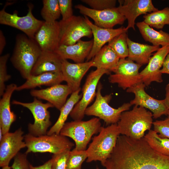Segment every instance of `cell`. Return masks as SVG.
Returning <instances> with one entry per match:
<instances>
[{"label":"cell","instance_id":"cell-1","mask_svg":"<svg viewBox=\"0 0 169 169\" xmlns=\"http://www.w3.org/2000/svg\"><path fill=\"white\" fill-rule=\"evenodd\" d=\"M105 169H169V156L154 150L144 137L135 139L120 135Z\"/></svg>","mask_w":169,"mask_h":169},{"label":"cell","instance_id":"cell-2","mask_svg":"<svg viewBox=\"0 0 169 169\" xmlns=\"http://www.w3.org/2000/svg\"><path fill=\"white\" fill-rule=\"evenodd\" d=\"M42 51L34 39L25 34L17 35L10 60L23 78L27 79L31 76L32 70Z\"/></svg>","mask_w":169,"mask_h":169},{"label":"cell","instance_id":"cell-3","mask_svg":"<svg viewBox=\"0 0 169 169\" xmlns=\"http://www.w3.org/2000/svg\"><path fill=\"white\" fill-rule=\"evenodd\" d=\"M153 114L145 108L135 105L132 109L123 112L117 123L120 134L135 139L144 137L145 131L153 125Z\"/></svg>","mask_w":169,"mask_h":169},{"label":"cell","instance_id":"cell-4","mask_svg":"<svg viewBox=\"0 0 169 169\" xmlns=\"http://www.w3.org/2000/svg\"><path fill=\"white\" fill-rule=\"evenodd\" d=\"M99 133L92 138V142L86 150L88 156L86 162L99 161L103 166L115 146L120 134L117 124L101 127Z\"/></svg>","mask_w":169,"mask_h":169},{"label":"cell","instance_id":"cell-5","mask_svg":"<svg viewBox=\"0 0 169 169\" xmlns=\"http://www.w3.org/2000/svg\"><path fill=\"white\" fill-rule=\"evenodd\" d=\"M101 127L100 120L97 117L87 121L74 120L65 122L60 134L72 139L77 150H86L92 136L99 132Z\"/></svg>","mask_w":169,"mask_h":169},{"label":"cell","instance_id":"cell-6","mask_svg":"<svg viewBox=\"0 0 169 169\" xmlns=\"http://www.w3.org/2000/svg\"><path fill=\"white\" fill-rule=\"evenodd\" d=\"M24 137L27 148L25 153L26 154L31 152H48L56 154L70 150L74 146L67 137L60 134L36 136L28 133Z\"/></svg>","mask_w":169,"mask_h":169},{"label":"cell","instance_id":"cell-7","mask_svg":"<svg viewBox=\"0 0 169 169\" xmlns=\"http://www.w3.org/2000/svg\"><path fill=\"white\" fill-rule=\"evenodd\" d=\"M102 86L100 82L98 84L96 98L94 103L88 107L85 115L93 116L103 120L107 125L117 124L121 113L128 110L132 105L130 103H125L118 108H114L109 104L112 96L111 94L103 96L101 91Z\"/></svg>","mask_w":169,"mask_h":169},{"label":"cell","instance_id":"cell-8","mask_svg":"<svg viewBox=\"0 0 169 169\" xmlns=\"http://www.w3.org/2000/svg\"><path fill=\"white\" fill-rule=\"evenodd\" d=\"M12 104L27 108L32 113L34 121L33 124L29 123L28 125L29 134L36 136L47 134V130L52 124L48 109L54 107L52 104L48 102L43 103L36 98H34L31 102L25 103L13 100Z\"/></svg>","mask_w":169,"mask_h":169},{"label":"cell","instance_id":"cell-9","mask_svg":"<svg viewBox=\"0 0 169 169\" xmlns=\"http://www.w3.org/2000/svg\"><path fill=\"white\" fill-rule=\"evenodd\" d=\"M60 28L59 45H70L76 44L83 37L93 36L90 27L85 18L73 15L65 20L59 21Z\"/></svg>","mask_w":169,"mask_h":169},{"label":"cell","instance_id":"cell-10","mask_svg":"<svg viewBox=\"0 0 169 169\" xmlns=\"http://www.w3.org/2000/svg\"><path fill=\"white\" fill-rule=\"evenodd\" d=\"M109 71L97 69L88 75L82 88V97L75 105L70 114L74 120H81L88 105L96 96L97 87L101 77L105 74H110Z\"/></svg>","mask_w":169,"mask_h":169},{"label":"cell","instance_id":"cell-11","mask_svg":"<svg viewBox=\"0 0 169 169\" xmlns=\"http://www.w3.org/2000/svg\"><path fill=\"white\" fill-rule=\"evenodd\" d=\"M5 7L0 11V23L10 26L20 30L28 37L34 39L36 33L44 22L38 20L33 15L32 10L33 6L28 4L27 14L20 17L17 13H8L5 11Z\"/></svg>","mask_w":169,"mask_h":169},{"label":"cell","instance_id":"cell-12","mask_svg":"<svg viewBox=\"0 0 169 169\" xmlns=\"http://www.w3.org/2000/svg\"><path fill=\"white\" fill-rule=\"evenodd\" d=\"M142 65L128 59H120L113 74H110L109 82L117 84L124 90L142 83L139 70Z\"/></svg>","mask_w":169,"mask_h":169},{"label":"cell","instance_id":"cell-13","mask_svg":"<svg viewBox=\"0 0 169 169\" xmlns=\"http://www.w3.org/2000/svg\"><path fill=\"white\" fill-rule=\"evenodd\" d=\"M74 7L81 14L92 19L95 25L102 28H112L116 25L122 24L126 19L117 7L101 10L93 9L80 4Z\"/></svg>","mask_w":169,"mask_h":169},{"label":"cell","instance_id":"cell-14","mask_svg":"<svg viewBox=\"0 0 169 169\" xmlns=\"http://www.w3.org/2000/svg\"><path fill=\"white\" fill-rule=\"evenodd\" d=\"M146 86L141 83L126 90L129 93L135 95L134 98L130 103L131 105L141 106L150 110L153 113L154 118L157 119L163 115H167L168 110L164 100H158L148 95L145 90Z\"/></svg>","mask_w":169,"mask_h":169},{"label":"cell","instance_id":"cell-15","mask_svg":"<svg viewBox=\"0 0 169 169\" xmlns=\"http://www.w3.org/2000/svg\"><path fill=\"white\" fill-rule=\"evenodd\" d=\"M21 128L14 132H8L3 135L0 144V166H9L11 160L22 148L26 147Z\"/></svg>","mask_w":169,"mask_h":169},{"label":"cell","instance_id":"cell-16","mask_svg":"<svg viewBox=\"0 0 169 169\" xmlns=\"http://www.w3.org/2000/svg\"><path fill=\"white\" fill-rule=\"evenodd\" d=\"M118 2L119 5L117 7V9L128 21L125 28L127 30L130 28L135 30V21L139 15L158 10L154 7L151 0H118Z\"/></svg>","mask_w":169,"mask_h":169},{"label":"cell","instance_id":"cell-17","mask_svg":"<svg viewBox=\"0 0 169 169\" xmlns=\"http://www.w3.org/2000/svg\"><path fill=\"white\" fill-rule=\"evenodd\" d=\"M169 53V46L161 47L151 57L146 66L140 72L142 82L146 86H148L153 82H163L160 70Z\"/></svg>","mask_w":169,"mask_h":169},{"label":"cell","instance_id":"cell-18","mask_svg":"<svg viewBox=\"0 0 169 169\" xmlns=\"http://www.w3.org/2000/svg\"><path fill=\"white\" fill-rule=\"evenodd\" d=\"M92 60L82 63H72L63 59L61 72L64 81L72 92L79 89L81 80L89 69L93 66Z\"/></svg>","mask_w":169,"mask_h":169},{"label":"cell","instance_id":"cell-19","mask_svg":"<svg viewBox=\"0 0 169 169\" xmlns=\"http://www.w3.org/2000/svg\"><path fill=\"white\" fill-rule=\"evenodd\" d=\"M72 93L67 85L60 84L45 89H32L30 92L34 98L47 101L59 110L66 102L68 96Z\"/></svg>","mask_w":169,"mask_h":169},{"label":"cell","instance_id":"cell-20","mask_svg":"<svg viewBox=\"0 0 169 169\" xmlns=\"http://www.w3.org/2000/svg\"><path fill=\"white\" fill-rule=\"evenodd\" d=\"M60 33L59 22L47 23L44 21L36 33L34 39L42 50L54 51L59 45Z\"/></svg>","mask_w":169,"mask_h":169},{"label":"cell","instance_id":"cell-21","mask_svg":"<svg viewBox=\"0 0 169 169\" xmlns=\"http://www.w3.org/2000/svg\"><path fill=\"white\" fill-rule=\"evenodd\" d=\"M84 18L90 27L94 37L93 47L86 58L87 61L93 58L105 44L115 37L123 33L127 32L128 31L123 27L116 29L101 28L93 23L87 17L84 16Z\"/></svg>","mask_w":169,"mask_h":169},{"label":"cell","instance_id":"cell-22","mask_svg":"<svg viewBox=\"0 0 169 169\" xmlns=\"http://www.w3.org/2000/svg\"><path fill=\"white\" fill-rule=\"evenodd\" d=\"M93 44V39L86 41L80 39L73 45H60L54 52L63 59H70L76 63H82L90 54Z\"/></svg>","mask_w":169,"mask_h":169},{"label":"cell","instance_id":"cell-23","mask_svg":"<svg viewBox=\"0 0 169 169\" xmlns=\"http://www.w3.org/2000/svg\"><path fill=\"white\" fill-rule=\"evenodd\" d=\"M17 85L12 83L7 85L0 100V128L3 135L9 132L11 125L16 120V116L10 108L11 98L16 90Z\"/></svg>","mask_w":169,"mask_h":169},{"label":"cell","instance_id":"cell-24","mask_svg":"<svg viewBox=\"0 0 169 169\" xmlns=\"http://www.w3.org/2000/svg\"><path fill=\"white\" fill-rule=\"evenodd\" d=\"M63 60L54 51L42 50L32 70L31 75L52 71L61 72Z\"/></svg>","mask_w":169,"mask_h":169},{"label":"cell","instance_id":"cell-25","mask_svg":"<svg viewBox=\"0 0 169 169\" xmlns=\"http://www.w3.org/2000/svg\"><path fill=\"white\" fill-rule=\"evenodd\" d=\"M64 81L61 72L52 71L40 74L31 75L22 85L17 86L16 91L33 89L42 85L51 87L60 84Z\"/></svg>","mask_w":169,"mask_h":169},{"label":"cell","instance_id":"cell-26","mask_svg":"<svg viewBox=\"0 0 169 169\" xmlns=\"http://www.w3.org/2000/svg\"><path fill=\"white\" fill-rule=\"evenodd\" d=\"M127 42L128 48L127 59L141 65L148 64L152 53L160 48V46L136 43L128 37Z\"/></svg>","mask_w":169,"mask_h":169},{"label":"cell","instance_id":"cell-27","mask_svg":"<svg viewBox=\"0 0 169 169\" xmlns=\"http://www.w3.org/2000/svg\"><path fill=\"white\" fill-rule=\"evenodd\" d=\"M120 59L119 57L109 46L105 45L92 59V67L113 72Z\"/></svg>","mask_w":169,"mask_h":169},{"label":"cell","instance_id":"cell-28","mask_svg":"<svg viewBox=\"0 0 169 169\" xmlns=\"http://www.w3.org/2000/svg\"><path fill=\"white\" fill-rule=\"evenodd\" d=\"M80 90L81 88L71 94L69 98L60 110V114L57 120L47 131V135H50L54 133L60 134L68 115L82 97V95L79 94Z\"/></svg>","mask_w":169,"mask_h":169},{"label":"cell","instance_id":"cell-29","mask_svg":"<svg viewBox=\"0 0 169 169\" xmlns=\"http://www.w3.org/2000/svg\"><path fill=\"white\" fill-rule=\"evenodd\" d=\"M136 24L146 41L152 43L154 46H169V33L162 30H155L144 21L138 22Z\"/></svg>","mask_w":169,"mask_h":169},{"label":"cell","instance_id":"cell-30","mask_svg":"<svg viewBox=\"0 0 169 169\" xmlns=\"http://www.w3.org/2000/svg\"><path fill=\"white\" fill-rule=\"evenodd\" d=\"M144 21L150 26L161 29L165 25H169V7L148 13L143 16Z\"/></svg>","mask_w":169,"mask_h":169},{"label":"cell","instance_id":"cell-31","mask_svg":"<svg viewBox=\"0 0 169 169\" xmlns=\"http://www.w3.org/2000/svg\"><path fill=\"white\" fill-rule=\"evenodd\" d=\"M144 138L149 144L156 151L169 156V139L160 137L154 130H150Z\"/></svg>","mask_w":169,"mask_h":169},{"label":"cell","instance_id":"cell-32","mask_svg":"<svg viewBox=\"0 0 169 169\" xmlns=\"http://www.w3.org/2000/svg\"><path fill=\"white\" fill-rule=\"evenodd\" d=\"M41 14L44 21L53 23L57 21L60 16L58 0H43Z\"/></svg>","mask_w":169,"mask_h":169},{"label":"cell","instance_id":"cell-33","mask_svg":"<svg viewBox=\"0 0 169 169\" xmlns=\"http://www.w3.org/2000/svg\"><path fill=\"white\" fill-rule=\"evenodd\" d=\"M127 32L123 33L115 37L108 43L109 46L120 59H124L128 56Z\"/></svg>","mask_w":169,"mask_h":169},{"label":"cell","instance_id":"cell-34","mask_svg":"<svg viewBox=\"0 0 169 169\" xmlns=\"http://www.w3.org/2000/svg\"><path fill=\"white\" fill-rule=\"evenodd\" d=\"M86 150H78L75 148L70 151L66 169H82V165L87 158Z\"/></svg>","mask_w":169,"mask_h":169},{"label":"cell","instance_id":"cell-35","mask_svg":"<svg viewBox=\"0 0 169 169\" xmlns=\"http://www.w3.org/2000/svg\"><path fill=\"white\" fill-rule=\"evenodd\" d=\"M10 54H7L0 57V95L2 96L6 89L5 83L9 80L11 76L7 72V64L10 57Z\"/></svg>","mask_w":169,"mask_h":169},{"label":"cell","instance_id":"cell-36","mask_svg":"<svg viewBox=\"0 0 169 169\" xmlns=\"http://www.w3.org/2000/svg\"><path fill=\"white\" fill-rule=\"evenodd\" d=\"M93 9L101 10L115 7V0H81Z\"/></svg>","mask_w":169,"mask_h":169},{"label":"cell","instance_id":"cell-37","mask_svg":"<svg viewBox=\"0 0 169 169\" xmlns=\"http://www.w3.org/2000/svg\"><path fill=\"white\" fill-rule=\"evenodd\" d=\"M70 151V150H67L59 154H53L51 169H66Z\"/></svg>","mask_w":169,"mask_h":169},{"label":"cell","instance_id":"cell-38","mask_svg":"<svg viewBox=\"0 0 169 169\" xmlns=\"http://www.w3.org/2000/svg\"><path fill=\"white\" fill-rule=\"evenodd\" d=\"M154 130L161 138L169 139V115L164 120L153 122Z\"/></svg>","mask_w":169,"mask_h":169},{"label":"cell","instance_id":"cell-39","mask_svg":"<svg viewBox=\"0 0 169 169\" xmlns=\"http://www.w3.org/2000/svg\"><path fill=\"white\" fill-rule=\"evenodd\" d=\"M59 9L63 20H66L73 15L72 1L71 0H58Z\"/></svg>","mask_w":169,"mask_h":169},{"label":"cell","instance_id":"cell-40","mask_svg":"<svg viewBox=\"0 0 169 169\" xmlns=\"http://www.w3.org/2000/svg\"><path fill=\"white\" fill-rule=\"evenodd\" d=\"M30 163L27 158V154L18 152L14 158L11 168L12 169H31Z\"/></svg>","mask_w":169,"mask_h":169},{"label":"cell","instance_id":"cell-41","mask_svg":"<svg viewBox=\"0 0 169 169\" xmlns=\"http://www.w3.org/2000/svg\"><path fill=\"white\" fill-rule=\"evenodd\" d=\"M160 73L162 74H169V53L166 57L163 63L162 68L160 70Z\"/></svg>","mask_w":169,"mask_h":169},{"label":"cell","instance_id":"cell-42","mask_svg":"<svg viewBox=\"0 0 169 169\" xmlns=\"http://www.w3.org/2000/svg\"><path fill=\"white\" fill-rule=\"evenodd\" d=\"M53 159H49L43 164L39 166H34L30 164L31 169H51Z\"/></svg>","mask_w":169,"mask_h":169},{"label":"cell","instance_id":"cell-43","mask_svg":"<svg viewBox=\"0 0 169 169\" xmlns=\"http://www.w3.org/2000/svg\"><path fill=\"white\" fill-rule=\"evenodd\" d=\"M6 44V41L2 31L0 30V54L1 55Z\"/></svg>","mask_w":169,"mask_h":169},{"label":"cell","instance_id":"cell-44","mask_svg":"<svg viewBox=\"0 0 169 169\" xmlns=\"http://www.w3.org/2000/svg\"><path fill=\"white\" fill-rule=\"evenodd\" d=\"M165 98L164 99L165 104L169 110V83L167 84L165 88Z\"/></svg>","mask_w":169,"mask_h":169},{"label":"cell","instance_id":"cell-45","mask_svg":"<svg viewBox=\"0 0 169 169\" xmlns=\"http://www.w3.org/2000/svg\"><path fill=\"white\" fill-rule=\"evenodd\" d=\"M11 167L9 166H5L2 167V169H11Z\"/></svg>","mask_w":169,"mask_h":169},{"label":"cell","instance_id":"cell-46","mask_svg":"<svg viewBox=\"0 0 169 169\" xmlns=\"http://www.w3.org/2000/svg\"><path fill=\"white\" fill-rule=\"evenodd\" d=\"M167 115H169V110H168L167 111Z\"/></svg>","mask_w":169,"mask_h":169},{"label":"cell","instance_id":"cell-47","mask_svg":"<svg viewBox=\"0 0 169 169\" xmlns=\"http://www.w3.org/2000/svg\"><path fill=\"white\" fill-rule=\"evenodd\" d=\"M96 169H100L97 166L96 168Z\"/></svg>","mask_w":169,"mask_h":169}]
</instances>
